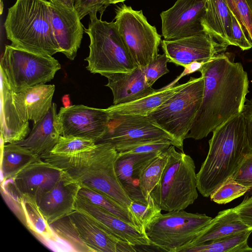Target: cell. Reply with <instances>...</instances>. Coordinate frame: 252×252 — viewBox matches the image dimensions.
Segmentation results:
<instances>
[{
    "instance_id": "cell-1",
    "label": "cell",
    "mask_w": 252,
    "mask_h": 252,
    "mask_svg": "<svg viewBox=\"0 0 252 252\" xmlns=\"http://www.w3.org/2000/svg\"><path fill=\"white\" fill-rule=\"evenodd\" d=\"M204 78L200 106L187 138L200 140L242 112L249 92L247 72L228 53H220L198 70Z\"/></svg>"
},
{
    "instance_id": "cell-2",
    "label": "cell",
    "mask_w": 252,
    "mask_h": 252,
    "mask_svg": "<svg viewBox=\"0 0 252 252\" xmlns=\"http://www.w3.org/2000/svg\"><path fill=\"white\" fill-rule=\"evenodd\" d=\"M212 132L207 156L196 174L197 189L206 197L231 177L245 157L252 152L242 112Z\"/></svg>"
},
{
    "instance_id": "cell-3",
    "label": "cell",
    "mask_w": 252,
    "mask_h": 252,
    "mask_svg": "<svg viewBox=\"0 0 252 252\" xmlns=\"http://www.w3.org/2000/svg\"><path fill=\"white\" fill-rule=\"evenodd\" d=\"M118 155L114 145L100 143L89 150L72 155L49 153L40 158L64 171L81 187L102 193L128 208L131 200L122 188L115 171Z\"/></svg>"
},
{
    "instance_id": "cell-4",
    "label": "cell",
    "mask_w": 252,
    "mask_h": 252,
    "mask_svg": "<svg viewBox=\"0 0 252 252\" xmlns=\"http://www.w3.org/2000/svg\"><path fill=\"white\" fill-rule=\"evenodd\" d=\"M12 45L42 55L60 52L51 22L47 0H17L4 24Z\"/></svg>"
},
{
    "instance_id": "cell-5",
    "label": "cell",
    "mask_w": 252,
    "mask_h": 252,
    "mask_svg": "<svg viewBox=\"0 0 252 252\" xmlns=\"http://www.w3.org/2000/svg\"><path fill=\"white\" fill-rule=\"evenodd\" d=\"M167 150V162L150 195L161 210H184L198 197L195 163L190 156L176 151L173 145Z\"/></svg>"
},
{
    "instance_id": "cell-6",
    "label": "cell",
    "mask_w": 252,
    "mask_h": 252,
    "mask_svg": "<svg viewBox=\"0 0 252 252\" xmlns=\"http://www.w3.org/2000/svg\"><path fill=\"white\" fill-rule=\"evenodd\" d=\"M96 13L89 14L88 28L84 27L90 39L89 54L85 59L88 63L87 69L101 75L132 71L137 66L123 43L115 22L98 19Z\"/></svg>"
},
{
    "instance_id": "cell-7",
    "label": "cell",
    "mask_w": 252,
    "mask_h": 252,
    "mask_svg": "<svg viewBox=\"0 0 252 252\" xmlns=\"http://www.w3.org/2000/svg\"><path fill=\"white\" fill-rule=\"evenodd\" d=\"M212 218L184 210L158 215L143 228L151 246L168 252H183L208 225Z\"/></svg>"
},
{
    "instance_id": "cell-8",
    "label": "cell",
    "mask_w": 252,
    "mask_h": 252,
    "mask_svg": "<svg viewBox=\"0 0 252 252\" xmlns=\"http://www.w3.org/2000/svg\"><path fill=\"white\" fill-rule=\"evenodd\" d=\"M204 78L190 77L187 85L147 116L156 126L183 144L200 106Z\"/></svg>"
},
{
    "instance_id": "cell-9",
    "label": "cell",
    "mask_w": 252,
    "mask_h": 252,
    "mask_svg": "<svg viewBox=\"0 0 252 252\" xmlns=\"http://www.w3.org/2000/svg\"><path fill=\"white\" fill-rule=\"evenodd\" d=\"M52 56L42 55L6 45L1 58L0 71L12 92L45 84L52 80L61 69Z\"/></svg>"
},
{
    "instance_id": "cell-10",
    "label": "cell",
    "mask_w": 252,
    "mask_h": 252,
    "mask_svg": "<svg viewBox=\"0 0 252 252\" xmlns=\"http://www.w3.org/2000/svg\"><path fill=\"white\" fill-rule=\"evenodd\" d=\"M114 19L118 33L134 62L145 68L158 55L161 35L142 10L125 4L117 7Z\"/></svg>"
},
{
    "instance_id": "cell-11",
    "label": "cell",
    "mask_w": 252,
    "mask_h": 252,
    "mask_svg": "<svg viewBox=\"0 0 252 252\" xmlns=\"http://www.w3.org/2000/svg\"><path fill=\"white\" fill-rule=\"evenodd\" d=\"M103 135L95 142L109 143L115 147L153 139H167L183 150V144L155 125L147 115L110 113Z\"/></svg>"
},
{
    "instance_id": "cell-12",
    "label": "cell",
    "mask_w": 252,
    "mask_h": 252,
    "mask_svg": "<svg viewBox=\"0 0 252 252\" xmlns=\"http://www.w3.org/2000/svg\"><path fill=\"white\" fill-rule=\"evenodd\" d=\"M110 120L105 109L84 105L61 107L57 121L62 135L98 141L104 134Z\"/></svg>"
},
{
    "instance_id": "cell-13",
    "label": "cell",
    "mask_w": 252,
    "mask_h": 252,
    "mask_svg": "<svg viewBox=\"0 0 252 252\" xmlns=\"http://www.w3.org/2000/svg\"><path fill=\"white\" fill-rule=\"evenodd\" d=\"M161 45L168 62L183 67L193 62L205 63L227 48L205 32L175 39H163Z\"/></svg>"
},
{
    "instance_id": "cell-14",
    "label": "cell",
    "mask_w": 252,
    "mask_h": 252,
    "mask_svg": "<svg viewBox=\"0 0 252 252\" xmlns=\"http://www.w3.org/2000/svg\"><path fill=\"white\" fill-rule=\"evenodd\" d=\"M206 0H177L160 14L164 39L172 40L198 34L203 31L202 20Z\"/></svg>"
},
{
    "instance_id": "cell-15",
    "label": "cell",
    "mask_w": 252,
    "mask_h": 252,
    "mask_svg": "<svg viewBox=\"0 0 252 252\" xmlns=\"http://www.w3.org/2000/svg\"><path fill=\"white\" fill-rule=\"evenodd\" d=\"M66 174L62 169L40 158L7 180L19 194L27 195L36 201Z\"/></svg>"
},
{
    "instance_id": "cell-16",
    "label": "cell",
    "mask_w": 252,
    "mask_h": 252,
    "mask_svg": "<svg viewBox=\"0 0 252 252\" xmlns=\"http://www.w3.org/2000/svg\"><path fill=\"white\" fill-rule=\"evenodd\" d=\"M53 33L60 49L68 59L73 60L80 48L84 27L77 11L60 3L49 1Z\"/></svg>"
},
{
    "instance_id": "cell-17",
    "label": "cell",
    "mask_w": 252,
    "mask_h": 252,
    "mask_svg": "<svg viewBox=\"0 0 252 252\" xmlns=\"http://www.w3.org/2000/svg\"><path fill=\"white\" fill-rule=\"evenodd\" d=\"M76 210L92 218L103 229L117 238L136 246H151L143 230L137 228L78 195Z\"/></svg>"
},
{
    "instance_id": "cell-18",
    "label": "cell",
    "mask_w": 252,
    "mask_h": 252,
    "mask_svg": "<svg viewBox=\"0 0 252 252\" xmlns=\"http://www.w3.org/2000/svg\"><path fill=\"white\" fill-rule=\"evenodd\" d=\"M81 187L80 184L66 173L57 184L36 200L49 225L76 210V199Z\"/></svg>"
},
{
    "instance_id": "cell-19",
    "label": "cell",
    "mask_w": 252,
    "mask_h": 252,
    "mask_svg": "<svg viewBox=\"0 0 252 252\" xmlns=\"http://www.w3.org/2000/svg\"><path fill=\"white\" fill-rule=\"evenodd\" d=\"M69 216L82 240L94 252L136 251L135 246L112 235L84 212L76 210Z\"/></svg>"
},
{
    "instance_id": "cell-20",
    "label": "cell",
    "mask_w": 252,
    "mask_h": 252,
    "mask_svg": "<svg viewBox=\"0 0 252 252\" xmlns=\"http://www.w3.org/2000/svg\"><path fill=\"white\" fill-rule=\"evenodd\" d=\"M160 153H118L115 165L116 175L131 201L148 202L140 189V176L148 162Z\"/></svg>"
},
{
    "instance_id": "cell-21",
    "label": "cell",
    "mask_w": 252,
    "mask_h": 252,
    "mask_svg": "<svg viewBox=\"0 0 252 252\" xmlns=\"http://www.w3.org/2000/svg\"><path fill=\"white\" fill-rule=\"evenodd\" d=\"M102 76L108 80L106 86L112 91L113 105L130 102L158 90L148 85L144 70L139 66L131 72L106 73Z\"/></svg>"
},
{
    "instance_id": "cell-22",
    "label": "cell",
    "mask_w": 252,
    "mask_h": 252,
    "mask_svg": "<svg viewBox=\"0 0 252 252\" xmlns=\"http://www.w3.org/2000/svg\"><path fill=\"white\" fill-rule=\"evenodd\" d=\"M55 90L54 85L41 84L18 93L12 91L13 102L21 120H32L35 124L43 118L52 106Z\"/></svg>"
},
{
    "instance_id": "cell-23",
    "label": "cell",
    "mask_w": 252,
    "mask_h": 252,
    "mask_svg": "<svg viewBox=\"0 0 252 252\" xmlns=\"http://www.w3.org/2000/svg\"><path fill=\"white\" fill-rule=\"evenodd\" d=\"M1 80V144L15 143L23 140L30 133L29 122L19 117L5 76L0 71Z\"/></svg>"
},
{
    "instance_id": "cell-24",
    "label": "cell",
    "mask_w": 252,
    "mask_h": 252,
    "mask_svg": "<svg viewBox=\"0 0 252 252\" xmlns=\"http://www.w3.org/2000/svg\"><path fill=\"white\" fill-rule=\"evenodd\" d=\"M57 105L52 106L45 116L33 124L32 131L27 137L15 142L40 156L51 152L62 135L57 121Z\"/></svg>"
},
{
    "instance_id": "cell-25",
    "label": "cell",
    "mask_w": 252,
    "mask_h": 252,
    "mask_svg": "<svg viewBox=\"0 0 252 252\" xmlns=\"http://www.w3.org/2000/svg\"><path fill=\"white\" fill-rule=\"evenodd\" d=\"M201 24L203 31L219 43L232 45L231 12L223 0H206Z\"/></svg>"
},
{
    "instance_id": "cell-26",
    "label": "cell",
    "mask_w": 252,
    "mask_h": 252,
    "mask_svg": "<svg viewBox=\"0 0 252 252\" xmlns=\"http://www.w3.org/2000/svg\"><path fill=\"white\" fill-rule=\"evenodd\" d=\"M250 229L242 221L234 208L224 210L220 211L212 219L210 223L190 247Z\"/></svg>"
},
{
    "instance_id": "cell-27",
    "label": "cell",
    "mask_w": 252,
    "mask_h": 252,
    "mask_svg": "<svg viewBox=\"0 0 252 252\" xmlns=\"http://www.w3.org/2000/svg\"><path fill=\"white\" fill-rule=\"evenodd\" d=\"M187 82L173 86H166L135 101L106 108L110 113L148 115L184 87Z\"/></svg>"
},
{
    "instance_id": "cell-28",
    "label": "cell",
    "mask_w": 252,
    "mask_h": 252,
    "mask_svg": "<svg viewBox=\"0 0 252 252\" xmlns=\"http://www.w3.org/2000/svg\"><path fill=\"white\" fill-rule=\"evenodd\" d=\"M24 213L23 224L35 236L45 244L62 246L61 240L55 233L41 213L36 200L27 195H21ZM52 246V245H51Z\"/></svg>"
},
{
    "instance_id": "cell-29",
    "label": "cell",
    "mask_w": 252,
    "mask_h": 252,
    "mask_svg": "<svg viewBox=\"0 0 252 252\" xmlns=\"http://www.w3.org/2000/svg\"><path fill=\"white\" fill-rule=\"evenodd\" d=\"M1 182L14 177L40 156L16 143L1 144Z\"/></svg>"
},
{
    "instance_id": "cell-30",
    "label": "cell",
    "mask_w": 252,
    "mask_h": 252,
    "mask_svg": "<svg viewBox=\"0 0 252 252\" xmlns=\"http://www.w3.org/2000/svg\"><path fill=\"white\" fill-rule=\"evenodd\" d=\"M252 230L229 235L211 242L191 246L183 252H241L252 251L247 243Z\"/></svg>"
},
{
    "instance_id": "cell-31",
    "label": "cell",
    "mask_w": 252,
    "mask_h": 252,
    "mask_svg": "<svg viewBox=\"0 0 252 252\" xmlns=\"http://www.w3.org/2000/svg\"><path fill=\"white\" fill-rule=\"evenodd\" d=\"M78 194L126 222L137 228L143 229L128 208L111 197L84 187H81Z\"/></svg>"
},
{
    "instance_id": "cell-32",
    "label": "cell",
    "mask_w": 252,
    "mask_h": 252,
    "mask_svg": "<svg viewBox=\"0 0 252 252\" xmlns=\"http://www.w3.org/2000/svg\"><path fill=\"white\" fill-rule=\"evenodd\" d=\"M50 225L58 238L68 245L72 251L94 252L82 240L69 215L58 220Z\"/></svg>"
},
{
    "instance_id": "cell-33",
    "label": "cell",
    "mask_w": 252,
    "mask_h": 252,
    "mask_svg": "<svg viewBox=\"0 0 252 252\" xmlns=\"http://www.w3.org/2000/svg\"><path fill=\"white\" fill-rule=\"evenodd\" d=\"M167 149L151 159L142 171L140 178V189L147 201L151 191L158 182L167 162Z\"/></svg>"
},
{
    "instance_id": "cell-34",
    "label": "cell",
    "mask_w": 252,
    "mask_h": 252,
    "mask_svg": "<svg viewBox=\"0 0 252 252\" xmlns=\"http://www.w3.org/2000/svg\"><path fill=\"white\" fill-rule=\"evenodd\" d=\"M250 189L230 177L210 197L212 201L219 204H224L242 196Z\"/></svg>"
},
{
    "instance_id": "cell-35",
    "label": "cell",
    "mask_w": 252,
    "mask_h": 252,
    "mask_svg": "<svg viewBox=\"0 0 252 252\" xmlns=\"http://www.w3.org/2000/svg\"><path fill=\"white\" fill-rule=\"evenodd\" d=\"M95 145V142L91 139L61 135L50 153L57 155H72L89 150Z\"/></svg>"
},
{
    "instance_id": "cell-36",
    "label": "cell",
    "mask_w": 252,
    "mask_h": 252,
    "mask_svg": "<svg viewBox=\"0 0 252 252\" xmlns=\"http://www.w3.org/2000/svg\"><path fill=\"white\" fill-rule=\"evenodd\" d=\"M171 145L175 146L174 143L169 140L153 139L115 147L118 153L121 154L147 153L162 152Z\"/></svg>"
},
{
    "instance_id": "cell-37",
    "label": "cell",
    "mask_w": 252,
    "mask_h": 252,
    "mask_svg": "<svg viewBox=\"0 0 252 252\" xmlns=\"http://www.w3.org/2000/svg\"><path fill=\"white\" fill-rule=\"evenodd\" d=\"M128 209L142 228L162 211L150 195L147 203L131 201Z\"/></svg>"
},
{
    "instance_id": "cell-38",
    "label": "cell",
    "mask_w": 252,
    "mask_h": 252,
    "mask_svg": "<svg viewBox=\"0 0 252 252\" xmlns=\"http://www.w3.org/2000/svg\"><path fill=\"white\" fill-rule=\"evenodd\" d=\"M230 11L242 24L252 42V13L246 0H223Z\"/></svg>"
},
{
    "instance_id": "cell-39",
    "label": "cell",
    "mask_w": 252,
    "mask_h": 252,
    "mask_svg": "<svg viewBox=\"0 0 252 252\" xmlns=\"http://www.w3.org/2000/svg\"><path fill=\"white\" fill-rule=\"evenodd\" d=\"M168 59L165 55L158 54L157 57L143 69L146 82L151 87L160 77L169 72L167 67Z\"/></svg>"
},
{
    "instance_id": "cell-40",
    "label": "cell",
    "mask_w": 252,
    "mask_h": 252,
    "mask_svg": "<svg viewBox=\"0 0 252 252\" xmlns=\"http://www.w3.org/2000/svg\"><path fill=\"white\" fill-rule=\"evenodd\" d=\"M231 31L232 45L239 47L243 51L248 50L252 48V42L247 36L246 30L232 12Z\"/></svg>"
},
{
    "instance_id": "cell-41",
    "label": "cell",
    "mask_w": 252,
    "mask_h": 252,
    "mask_svg": "<svg viewBox=\"0 0 252 252\" xmlns=\"http://www.w3.org/2000/svg\"><path fill=\"white\" fill-rule=\"evenodd\" d=\"M107 6V0H74V8L81 20L94 12H99L101 17Z\"/></svg>"
},
{
    "instance_id": "cell-42",
    "label": "cell",
    "mask_w": 252,
    "mask_h": 252,
    "mask_svg": "<svg viewBox=\"0 0 252 252\" xmlns=\"http://www.w3.org/2000/svg\"><path fill=\"white\" fill-rule=\"evenodd\" d=\"M231 177L243 186L252 188V152L245 157Z\"/></svg>"
},
{
    "instance_id": "cell-43",
    "label": "cell",
    "mask_w": 252,
    "mask_h": 252,
    "mask_svg": "<svg viewBox=\"0 0 252 252\" xmlns=\"http://www.w3.org/2000/svg\"><path fill=\"white\" fill-rule=\"evenodd\" d=\"M234 208L242 221L252 230V195L246 197Z\"/></svg>"
},
{
    "instance_id": "cell-44",
    "label": "cell",
    "mask_w": 252,
    "mask_h": 252,
    "mask_svg": "<svg viewBox=\"0 0 252 252\" xmlns=\"http://www.w3.org/2000/svg\"><path fill=\"white\" fill-rule=\"evenodd\" d=\"M242 113L245 119L246 130L249 144L252 149V100L246 99Z\"/></svg>"
},
{
    "instance_id": "cell-45",
    "label": "cell",
    "mask_w": 252,
    "mask_h": 252,
    "mask_svg": "<svg viewBox=\"0 0 252 252\" xmlns=\"http://www.w3.org/2000/svg\"><path fill=\"white\" fill-rule=\"evenodd\" d=\"M204 63L199 62H193L191 63L188 64L184 67L185 69L182 73L177 77L172 83H171L168 87L174 86L178 81L183 77V76L192 73L195 71H198Z\"/></svg>"
},
{
    "instance_id": "cell-46",
    "label": "cell",
    "mask_w": 252,
    "mask_h": 252,
    "mask_svg": "<svg viewBox=\"0 0 252 252\" xmlns=\"http://www.w3.org/2000/svg\"><path fill=\"white\" fill-rule=\"evenodd\" d=\"M49 1H52L60 3L66 7L70 8H74V0H47Z\"/></svg>"
},
{
    "instance_id": "cell-47",
    "label": "cell",
    "mask_w": 252,
    "mask_h": 252,
    "mask_svg": "<svg viewBox=\"0 0 252 252\" xmlns=\"http://www.w3.org/2000/svg\"><path fill=\"white\" fill-rule=\"evenodd\" d=\"M62 100L64 107H68L71 106L70 96L68 94L64 95L62 97Z\"/></svg>"
},
{
    "instance_id": "cell-48",
    "label": "cell",
    "mask_w": 252,
    "mask_h": 252,
    "mask_svg": "<svg viewBox=\"0 0 252 252\" xmlns=\"http://www.w3.org/2000/svg\"><path fill=\"white\" fill-rule=\"evenodd\" d=\"M126 0H107V5L109 6L110 4H116L119 2H123Z\"/></svg>"
},
{
    "instance_id": "cell-49",
    "label": "cell",
    "mask_w": 252,
    "mask_h": 252,
    "mask_svg": "<svg viewBox=\"0 0 252 252\" xmlns=\"http://www.w3.org/2000/svg\"><path fill=\"white\" fill-rule=\"evenodd\" d=\"M247 3L252 13V0H246Z\"/></svg>"
}]
</instances>
